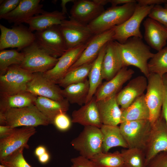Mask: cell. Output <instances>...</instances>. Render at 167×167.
I'll list each match as a JSON object with an SVG mask.
<instances>
[{"mask_svg": "<svg viewBox=\"0 0 167 167\" xmlns=\"http://www.w3.org/2000/svg\"><path fill=\"white\" fill-rule=\"evenodd\" d=\"M118 45L123 67H136L147 78L150 74L148 61L154 55L150 47L142 39L137 37H131L123 43H118Z\"/></svg>", "mask_w": 167, "mask_h": 167, "instance_id": "6da1fadb", "label": "cell"}, {"mask_svg": "<svg viewBox=\"0 0 167 167\" xmlns=\"http://www.w3.org/2000/svg\"><path fill=\"white\" fill-rule=\"evenodd\" d=\"M50 124L48 119L33 105L19 108H11L0 112V126L13 128L20 126L36 127Z\"/></svg>", "mask_w": 167, "mask_h": 167, "instance_id": "7a4b0ae2", "label": "cell"}, {"mask_svg": "<svg viewBox=\"0 0 167 167\" xmlns=\"http://www.w3.org/2000/svg\"><path fill=\"white\" fill-rule=\"evenodd\" d=\"M137 2L111 6L87 25L95 35L111 29L128 19L134 13Z\"/></svg>", "mask_w": 167, "mask_h": 167, "instance_id": "3957f363", "label": "cell"}, {"mask_svg": "<svg viewBox=\"0 0 167 167\" xmlns=\"http://www.w3.org/2000/svg\"><path fill=\"white\" fill-rule=\"evenodd\" d=\"M21 52L24 57L19 66L32 73L46 72L53 68L58 60V58L51 56L45 52L35 41Z\"/></svg>", "mask_w": 167, "mask_h": 167, "instance_id": "277c9868", "label": "cell"}, {"mask_svg": "<svg viewBox=\"0 0 167 167\" xmlns=\"http://www.w3.org/2000/svg\"><path fill=\"white\" fill-rule=\"evenodd\" d=\"M102 139L100 128L85 126L78 136L71 141V144L80 156L90 159L102 152Z\"/></svg>", "mask_w": 167, "mask_h": 167, "instance_id": "5b68a950", "label": "cell"}, {"mask_svg": "<svg viewBox=\"0 0 167 167\" xmlns=\"http://www.w3.org/2000/svg\"><path fill=\"white\" fill-rule=\"evenodd\" d=\"M154 6H143L137 3L131 16L122 24L113 28V40L122 44L131 37L142 39L143 35L140 30L141 24Z\"/></svg>", "mask_w": 167, "mask_h": 167, "instance_id": "8992f818", "label": "cell"}, {"mask_svg": "<svg viewBox=\"0 0 167 167\" xmlns=\"http://www.w3.org/2000/svg\"><path fill=\"white\" fill-rule=\"evenodd\" d=\"M33 77V73L18 65L10 66L4 74L0 75V95L26 91L27 84Z\"/></svg>", "mask_w": 167, "mask_h": 167, "instance_id": "52a82bcc", "label": "cell"}, {"mask_svg": "<svg viewBox=\"0 0 167 167\" xmlns=\"http://www.w3.org/2000/svg\"><path fill=\"white\" fill-rule=\"evenodd\" d=\"M0 50L11 48L19 51L35 41L34 33L20 24L7 28L0 24Z\"/></svg>", "mask_w": 167, "mask_h": 167, "instance_id": "ba28073f", "label": "cell"}, {"mask_svg": "<svg viewBox=\"0 0 167 167\" xmlns=\"http://www.w3.org/2000/svg\"><path fill=\"white\" fill-rule=\"evenodd\" d=\"M163 77L151 73L147 77L148 84L145 99L149 112V121L152 124L158 118L161 113L164 93Z\"/></svg>", "mask_w": 167, "mask_h": 167, "instance_id": "9c48e42d", "label": "cell"}, {"mask_svg": "<svg viewBox=\"0 0 167 167\" xmlns=\"http://www.w3.org/2000/svg\"><path fill=\"white\" fill-rule=\"evenodd\" d=\"M119 126L128 148L144 151L152 126L149 120L125 121Z\"/></svg>", "mask_w": 167, "mask_h": 167, "instance_id": "30bf717a", "label": "cell"}, {"mask_svg": "<svg viewBox=\"0 0 167 167\" xmlns=\"http://www.w3.org/2000/svg\"><path fill=\"white\" fill-rule=\"evenodd\" d=\"M35 42L49 55L59 58L68 49L61 33L60 25L36 31Z\"/></svg>", "mask_w": 167, "mask_h": 167, "instance_id": "8fae6325", "label": "cell"}, {"mask_svg": "<svg viewBox=\"0 0 167 167\" xmlns=\"http://www.w3.org/2000/svg\"><path fill=\"white\" fill-rule=\"evenodd\" d=\"M167 151V123L161 113L152 124L151 128L144 149L147 166L156 156Z\"/></svg>", "mask_w": 167, "mask_h": 167, "instance_id": "7c38bea8", "label": "cell"}, {"mask_svg": "<svg viewBox=\"0 0 167 167\" xmlns=\"http://www.w3.org/2000/svg\"><path fill=\"white\" fill-rule=\"evenodd\" d=\"M60 25V30L68 49L88 43L95 35L87 25L70 18Z\"/></svg>", "mask_w": 167, "mask_h": 167, "instance_id": "4fadbf2b", "label": "cell"}, {"mask_svg": "<svg viewBox=\"0 0 167 167\" xmlns=\"http://www.w3.org/2000/svg\"><path fill=\"white\" fill-rule=\"evenodd\" d=\"M36 132L33 126L15 128L9 135L0 139V161L22 148H29L28 141Z\"/></svg>", "mask_w": 167, "mask_h": 167, "instance_id": "5bb4252c", "label": "cell"}, {"mask_svg": "<svg viewBox=\"0 0 167 167\" xmlns=\"http://www.w3.org/2000/svg\"><path fill=\"white\" fill-rule=\"evenodd\" d=\"M88 43L68 49L58 58V62L53 68L43 73L44 76L52 82L58 84L70 68L79 59Z\"/></svg>", "mask_w": 167, "mask_h": 167, "instance_id": "9a60e30c", "label": "cell"}, {"mask_svg": "<svg viewBox=\"0 0 167 167\" xmlns=\"http://www.w3.org/2000/svg\"><path fill=\"white\" fill-rule=\"evenodd\" d=\"M59 86L47 79L42 72L33 73L32 79L27 85L26 91L37 96H42L57 101L65 99Z\"/></svg>", "mask_w": 167, "mask_h": 167, "instance_id": "2e32d148", "label": "cell"}, {"mask_svg": "<svg viewBox=\"0 0 167 167\" xmlns=\"http://www.w3.org/2000/svg\"><path fill=\"white\" fill-rule=\"evenodd\" d=\"M73 2L69 17L84 25H88L105 10L97 0H77Z\"/></svg>", "mask_w": 167, "mask_h": 167, "instance_id": "e0dca14e", "label": "cell"}, {"mask_svg": "<svg viewBox=\"0 0 167 167\" xmlns=\"http://www.w3.org/2000/svg\"><path fill=\"white\" fill-rule=\"evenodd\" d=\"M114 33L113 28L102 33L95 35L88 42L79 59L69 70L94 61L103 47L109 41L113 40Z\"/></svg>", "mask_w": 167, "mask_h": 167, "instance_id": "ac0fdd59", "label": "cell"}, {"mask_svg": "<svg viewBox=\"0 0 167 167\" xmlns=\"http://www.w3.org/2000/svg\"><path fill=\"white\" fill-rule=\"evenodd\" d=\"M40 0H21L17 6L12 11L3 16L1 19L10 23L17 25L36 15L41 14L44 11Z\"/></svg>", "mask_w": 167, "mask_h": 167, "instance_id": "d6986e66", "label": "cell"}, {"mask_svg": "<svg viewBox=\"0 0 167 167\" xmlns=\"http://www.w3.org/2000/svg\"><path fill=\"white\" fill-rule=\"evenodd\" d=\"M123 67L118 42L112 40L107 44L102 65L103 79L108 81Z\"/></svg>", "mask_w": 167, "mask_h": 167, "instance_id": "ffe728a7", "label": "cell"}, {"mask_svg": "<svg viewBox=\"0 0 167 167\" xmlns=\"http://www.w3.org/2000/svg\"><path fill=\"white\" fill-rule=\"evenodd\" d=\"M147 84V78L145 76H138L130 80L116 95L117 101L121 109L126 108L143 94L146 90Z\"/></svg>", "mask_w": 167, "mask_h": 167, "instance_id": "44dd1931", "label": "cell"}, {"mask_svg": "<svg viewBox=\"0 0 167 167\" xmlns=\"http://www.w3.org/2000/svg\"><path fill=\"white\" fill-rule=\"evenodd\" d=\"M134 73L132 69L123 67L110 80L100 85L94 96L97 101L116 95L122 85L129 80Z\"/></svg>", "mask_w": 167, "mask_h": 167, "instance_id": "7402d4cb", "label": "cell"}, {"mask_svg": "<svg viewBox=\"0 0 167 167\" xmlns=\"http://www.w3.org/2000/svg\"><path fill=\"white\" fill-rule=\"evenodd\" d=\"M143 25L144 40L148 45L158 51L164 48L167 41V29L149 17L144 21Z\"/></svg>", "mask_w": 167, "mask_h": 167, "instance_id": "603a6c76", "label": "cell"}, {"mask_svg": "<svg viewBox=\"0 0 167 167\" xmlns=\"http://www.w3.org/2000/svg\"><path fill=\"white\" fill-rule=\"evenodd\" d=\"M71 116L72 123L84 126H91L100 128L103 125L94 96L79 109L73 111Z\"/></svg>", "mask_w": 167, "mask_h": 167, "instance_id": "cb8c5ba5", "label": "cell"}, {"mask_svg": "<svg viewBox=\"0 0 167 167\" xmlns=\"http://www.w3.org/2000/svg\"><path fill=\"white\" fill-rule=\"evenodd\" d=\"M103 124L118 126L121 123L122 110L116 99V95L96 101Z\"/></svg>", "mask_w": 167, "mask_h": 167, "instance_id": "d4e9b609", "label": "cell"}, {"mask_svg": "<svg viewBox=\"0 0 167 167\" xmlns=\"http://www.w3.org/2000/svg\"><path fill=\"white\" fill-rule=\"evenodd\" d=\"M66 14L61 11H55L49 12L44 11L41 15H36L24 23L29 25L28 28L32 32L42 31L54 25H60L66 19Z\"/></svg>", "mask_w": 167, "mask_h": 167, "instance_id": "484cf974", "label": "cell"}, {"mask_svg": "<svg viewBox=\"0 0 167 167\" xmlns=\"http://www.w3.org/2000/svg\"><path fill=\"white\" fill-rule=\"evenodd\" d=\"M35 105L39 110L53 123L55 117L61 113H66L69 108V103L65 98L62 101H57L48 98L37 96Z\"/></svg>", "mask_w": 167, "mask_h": 167, "instance_id": "4316f807", "label": "cell"}, {"mask_svg": "<svg viewBox=\"0 0 167 167\" xmlns=\"http://www.w3.org/2000/svg\"><path fill=\"white\" fill-rule=\"evenodd\" d=\"M37 97L27 91L11 95H0V112L11 108H22L35 105Z\"/></svg>", "mask_w": 167, "mask_h": 167, "instance_id": "83f0119b", "label": "cell"}, {"mask_svg": "<svg viewBox=\"0 0 167 167\" xmlns=\"http://www.w3.org/2000/svg\"><path fill=\"white\" fill-rule=\"evenodd\" d=\"M121 109V123L127 121L149 120V112L144 94L136 99L127 107Z\"/></svg>", "mask_w": 167, "mask_h": 167, "instance_id": "f1b7e54d", "label": "cell"}, {"mask_svg": "<svg viewBox=\"0 0 167 167\" xmlns=\"http://www.w3.org/2000/svg\"><path fill=\"white\" fill-rule=\"evenodd\" d=\"M100 129L103 137L102 152H108L110 149L115 147L128 148L119 126L103 124Z\"/></svg>", "mask_w": 167, "mask_h": 167, "instance_id": "f546056e", "label": "cell"}, {"mask_svg": "<svg viewBox=\"0 0 167 167\" xmlns=\"http://www.w3.org/2000/svg\"><path fill=\"white\" fill-rule=\"evenodd\" d=\"M89 90L88 79L79 83L70 85L62 89L64 98L69 103L82 106L87 101Z\"/></svg>", "mask_w": 167, "mask_h": 167, "instance_id": "4dcf8cb0", "label": "cell"}, {"mask_svg": "<svg viewBox=\"0 0 167 167\" xmlns=\"http://www.w3.org/2000/svg\"><path fill=\"white\" fill-rule=\"evenodd\" d=\"M107 44L102 48L97 57L94 61L89 73L88 77L89 90L86 103L90 101L94 96L103 79L102 75V65L106 52Z\"/></svg>", "mask_w": 167, "mask_h": 167, "instance_id": "1f68e13d", "label": "cell"}, {"mask_svg": "<svg viewBox=\"0 0 167 167\" xmlns=\"http://www.w3.org/2000/svg\"><path fill=\"white\" fill-rule=\"evenodd\" d=\"M93 62L69 70L59 83V85L64 88L70 85L81 82L87 79Z\"/></svg>", "mask_w": 167, "mask_h": 167, "instance_id": "d6a6232c", "label": "cell"}, {"mask_svg": "<svg viewBox=\"0 0 167 167\" xmlns=\"http://www.w3.org/2000/svg\"><path fill=\"white\" fill-rule=\"evenodd\" d=\"M96 167H124L123 158L121 152H102L90 159Z\"/></svg>", "mask_w": 167, "mask_h": 167, "instance_id": "836d02e7", "label": "cell"}, {"mask_svg": "<svg viewBox=\"0 0 167 167\" xmlns=\"http://www.w3.org/2000/svg\"><path fill=\"white\" fill-rule=\"evenodd\" d=\"M124 167H147L144 151L136 148H128L121 150Z\"/></svg>", "mask_w": 167, "mask_h": 167, "instance_id": "e575fe53", "label": "cell"}, {"mask_svg": "<svg viewBox=\"0 0 167 167\" xmlns=\"http://www.w3.org/2000/svg\"><path fill=\"white\" fill-rule=\"evenodd\" d=\"M150 73L156 74L161 77L167 74V46L156 54L148 62Z\"/></svg>", "mask_w": 167, "mask_h": 167, "instance_id": "d590c367", "label": "cell"}, {"mask_svg": "<svg viewBox=\"0 0 167 167\" xmlns=\"http://www.w3.org/2000/svg\"><path fill=\"white\" fill-rule=\"evenodd\" d=\"M24 57L23 53L17 49L5 50L0 51V75L4 74L10 66L19 65Z\"/></svg>", "mask_w": 167, "mask_h": 167, "instance_id": "8d00e7d4", "label": "cell"}, {"mask_svg": "<svg viewBox=\"0 0 167 167\" xmlns=\"http://www.w3.org/2000/svg\"><path fill=\"white\" fill-rule=\"evenodd\" d=\"M24 148H22L0 161L5 167H32L25 160L23 155Z\"/></svg>", "mask_w": 167, "mask_h": 167, "instance_id": "74e56055", "label": "cell"}, {"mask_svg": "<svg viewBox=\"0 0 167 167\" xmlns=\"http://www.w3.org/2000/svg\"><path fill=\"white\" fill-rule=\"evenodd\" d=\"M149 18L157 21L167 29V7L160 5L154 6L148 15Z\"/></svg>", "mask_w": 167, "mask_h": 167, "instance_id": "f35d334b", "label": "cell"}, {"mask_svg": "<svg viewBox=\"0 0 167 167\" xmlns=\"http://www.w3.org/2000/svg\"><path fill=\"white\" fill-rule=\"evenodd\" d=\"M72 122L66 113H61L57 115L53 121V124L59 130L64 131L71 127Z\"/></svg>", "mask_w": 167, "mask_h": 167, "instance_id": "ab89813d", "label": "cell"}, {"mask_svg": "<svg viewBox=\"0 0 167 167\" xmlns=\"http://www.w3.org/2000/svg\"><path fill=\"white\" fill-rule=\"evenodd\" d=\"M0 6V19L13 10L18 5L21 0H1Z\"/></svg>", "mask_w": 167, "mask_h": 167, "instance_id": "60d3db41", "label": "cell"}, {"mask_svg": "<svg viewBox=\"0 0 167 167\" xmlns=\"http://www.w3.org/2000/svg\"><path fill=\"white\" fill-rule=\"evenodd\" d=\"M147 167H167V151L157 154L148 163Z\"/></svg>", "mask_w": 167, "mask_h": 167, "instance_id": "b9f144b4", "label": "cell"}, {"mask_svg": "<svg viewBox=\"0 0 167 167\" xmlns=\"http://www.w3.org/2000/svg\"><path fill=\"white\" fill-rule=\"evenodd\" d=\"M74 167H96L90 159L80 155L71 160Z\"/></svg>", "mask_w": 167, "mask_h": 167, "instance_id": "7bdbcfd3", "label": "cell"}, {"mask_svg": "<svg viewBox=\"0 0 167 167\" xmlns=\"http://www.w3.org/2000/svg\"><path fill=\"white\" fill-rule=\"evenodd\" d=\"M137 3L141 6H149L160 5L165 4L167 0H137Z\"/></svg>", "mask_w": 167, "mask_h": 167, "instance_id": "ee69618b", "label": "cell"}, {"mask_svg": "<svg viewBox=\"0 0 167 167\" xmlns=\"http://www.w3.org/2000/svg\"><path fill=\"white\" fill-rule=\"evenodd\" d=\"M15 128L7 126H0V139L9 135Z\"/></svg>", "mask_w": 167, "mask_h": 167, "instance_id": "f6af8a7d", "label": "cell"}, {"mask_svg": "<svg viewBox=\"0 0 167 167\" xmlns=\"http://www.w3.org/2000/svg\"><path fill=\"white\" fill-rule=\"evenodd\" d=\"M109 3H111V6H118L120 4L122 5L130 3L137 2L135 0H108Z\"/></svg>", "mask_w": 167, "mask_h": 167, "instance_id": "bcb514c9", "label": "cell"}, {"mask_svg": "<svg viewBox=\"0 0 167 167\" xmlns=\"http://www.w3.org/2000/svg\"><path fill=\"white\" fill-rule=\"evenodd\" d=\"M39 161L42 164L47 163L50 159V155L47 152L38 157Z\"/></svg>", "mask_w": 167, "mask_h": 167, "instance_id": "7dc6e473", "label": "cell"}, {"mask_svg": "<svg viewBox=\"0 0 167 167\" xmlns=\"http://www.w3.org/2000/svg\"><path fill=\"white\" fill-rule=\"evenodd\" d=\"M47 152L45 148L43 146L37 147L35 151V154L38 157Z\"/></svg>", "mask_w": 167, "mask_h": 167, "instance_id": "c3c4849f", "label": "cell"}, {"mask_svg": "<svg viewBox=\"0 0 167 167\" xmlns=\"http://www.w3.org/2000/svg\"><path fill=\"white\" fill-rule=\"evenodd\" d=\"M74 0H61V5L62 8V12L65 14H67V9L66 7V4L70 2H73Z\"/></svg>", "mask_w": 167, "mask_h": 167, "instance_id": "681fc988", "label": "cell"}, {"mask_svg": "<svg viewBox=\"0 0 167 167\" xmlns=\"http://www.w3.org/2000/svg\"><path fill=\"white\" fill-rule=\"evenodd\" d=\"M0 167H5L3 165L1 164L0 165Z\"/></svg>", "mask_w": 167, "mask_h": 167, "instance_id": "f907efd6", "label": "cell"}, {"mask_svg": "<svg viewBox=\"0 0 167 167\" xmlns=\"http://www.w3.org/2000/svg\"><path fill=\"white\" fill-rule=\"evenodd\" d=\"M164 76L167 79V74L165 75Z\"/></svg>", "mask_w": 167, "mask_h": 167, "instance_id": "816d5d0a", "label": "cell"}, {"mask_svg": "<svg viewBox=\"0 0 167 167\" xmlns=\"http://www.w3.org/2000/svg\"><path fill=\"white\" fill-rule=\"evenodd\" d=\"M71 167H74L72 165H71Z\"/></svg>", "mask_w": 167, "mask_h": 167, "instance_id": "f5cc1de1", "label": "cell"}]
</instances>
